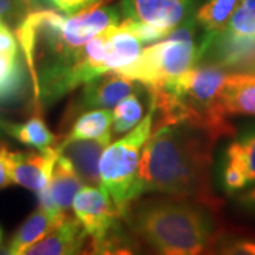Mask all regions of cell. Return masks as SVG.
Wrapping results in <instances>:
<instances>
[{
  "mask_svg": "<svg viewBox=\"0 0 255 255\" xmlns=\"http://www.w3.org/2000/svg\"><path fill=\"white\" fill-rule=\"evenodd\" d=\"M57 157L58 152L55 147H47L38 152H20L0 146V159L11 182L36 193L46 189Z\"/></svg>",
  "mask_w": 255,
  "mask_h": 255,
  "instance_id": "cell-9",
  "label": "cell"
},
{
  "mask_svg": "<svg viewBox=\"0 0 255 255\" xmlns=\"http://www.w3.org/2000/svg\"><path fill=\"white\" fill-rule=\"evenodd\" d=\"M67 216V213H53L43 207H38L18 227L16 234L10 240L6 253L10 255L24 254L27 248L36 244L38 240H41Z\"/></svg>",
  "mask_w": 255,
  "mask_h": 255,
  "instance_id": "cell-15",
  "label": "cell"
},
{
  "mask_svg": "<svg viewBox=\"0 0 255 255\" xmlns=\"http://www.w3.org/2000/svg\"><path fill=\"white\" fill-rule=\"evenodd\" d=\"M121 9L104 6V1L74 14L61 16L53 10H31L16 27L33 94L37 90V68L55 55L85 46L105 28L121 23Z\"/></svg>",
  "mask_w": 255,
  "mask_h": 255,
  "instance_id": "cell-4",
  "label": "cell"
},
{
  "mask_svg": "<svg viewBox=\"0 0 255 255\" xmlns=\"http://www.w3.org/2000/svg\"><path fill=\"white\" fill-rule=\"evenodd\" d=\"M88 237L81 223L67 216L36 244L27 248L24 254L30 255H70L81 253Z\"/></svg>",
  "mask_w": 255,
  "mask_h": 255,
  "instance_id": "cell-14",
  "label": "cell"
},
{
  "mask_svg": "<svg viewBox=\"0 0 255 255\" xmlns=\"http://www.w3.org/2000/svg\"><path fill=\"white\" fill-rule=\"evenodd\" d=\"M254 183L255 129H253L227 147L223 166V186L228 193H236Z\"/></svg>",
  "mask_w": 255,
  "mask_h": 255,
  "instance_id": "cell-10",
  "label": "cell"
},
{
  "mask_svg": "<svg viewBox=\"0 0 255 255\" xmlns=\"http://www.w3.org/2000/svg\"><path fill=\"white\" fill-rule=\"evenodd\" d=\"M75 219L81 223L88 237L92 238V250L98 254L117 253L125 238L121 236L119 219L122 214L102 186H82L73 200Z\"/></svg>",
  "mask_w": 255,
  "mask_h": 255,
  "instance_id": "cell-7",
  "label": "cell"
},
{
  "mask_svg": "<svg viewBox=\"0 0 255 255\" xmlns=\"http://www.w3.org/2000/svg\"><path fill=\"white\" fill-rule=\"evenodd\" d=\"M114 114L108 108H97L75 119L65 139H94L111 132Z\"/></svg>",
  "mask_w": 255,
  "mask_h": 255,
  "instance_id": "cell-20",
  "label": "cell"
},
{
  "mask_svg": "<svg viewBox=\"0 0 255 255\" xmlns=\"http://www.w3.org/2000/svg\"><path fill=\"white\" fill-rule=\"evenodd\" d=\"M196 26L194 16L184 20L163 41L146 47L133 63L119 73L146 88L169 81L196 67L203 55L201 40H196Z\"/></svg>",
  "mask_w": 255,
  "mask_h": 255,
  "instance_id": "cell-5",
  "label": "cell"
},
{
  "mask_svg": "<svg viewBox=\"0 0 255 255\" xmlns=\"http://www.w3.org/2000/svg\"><path fill=\"white\" fill-rule=\"evenodd\" d=\"M216 36L228 40H248L255 37V0H240L227 27Z\"/></svg>",
  "mask_w": 255,
  "mask_h": 255,
  "instance_id": "cell-21",
  "label": "cell"
},
{
  "mask_svg": "<svg viewBox=\"0 0 255 255\" xmlns=\"http://www.w3.org/2000/svg\"><path fill=\"white\" fill-rule=\"evenodd\" d=\"M213 210L189 199L130 201L122 213L129 228L162 254H200L216 240Z\"/></svg>",
  "mask_w": 255,
  "mask_h": 255,
  "instance_id": "cell-2",
  "label": "cell"
},
{
  "mask_svg": "<svg viewBox=\"0 0 255 255\" xmlns=\"http://www.w3.org/2000/svg\"><path fill=\"white\" fill-rule=\"evenodd\" d=\"M194 3L196 0H122L119 9L124 20L155 28L164 38L193 16Z\"/></svg>",
  "mask_w": 255,
  "mask_h": 255,
  "instance_id": "cell-8",
  "label": "cell"
},
{
  "mask_svg": "<svg viewBox=\"0 0 255 255\" xmlns=\"http://www.w3.org/2000/svg\"><path fill=\"white\" fill-rule=\"evenodd\" d=\"M0 241H1V230H0Z\"/></svg>",
  "mask_w": 255,
  "mask_h": 255,
  "instance_id": "cell-29",
  "label": "cell"
},
{
  "mask_svg": "<svg viewBox=\"0 0 255 255\" xmlns=\"http://www.w3.org/2000/svg\"><path fill=\"white\" fill-rule=\"evenodd\" d=\"M114 121L111 127L112 137L115 135H124L136 127L143 118V105L139 100L137 94H129L124 100L115 105L112 111Z\"/></svg>",
  "mask_w": 255,
  "mask_h": 255,
  "instance_id": "cell-22",
  "label": "cell"
},
{
  "mask_svg": "<svg viewBox=\"0 0 255 255\" xmlns=\"http://www.w3.org/2000/svg\"><path fill=\"white\" fill-rule=\"evenodd\" d=\"M240 0H206L194 14L196 23L204 30V37H213L227 27Z\"/></svg>",
  "mask_w": 255,
  "mask_h": 255,
  "instance_id": "cell-18",
  "label": "cell"
},
{
  "mask_svg": "<svg viewBox=\"0 0 255 255\" xmlns=\"http://www.w3.org/2000/svg\"><path fill=\"white\" fill-rule=\"evenodd\" d=\"M221 105L227 117L255 115V74L228 73Z\"/></svg>",
  "mask_w": 255,
  "mask_h": 255,
  "instance_id": "cell-16",
  "label": "cell"
},
{
  "mask_svg": "<svg viewBox=\"0 0 255 255\" xmlns=\"http://www.w3.org/2000/svg\"><path fill=\"white\" fill-rule=\"evenodd\" d=\"M50 4H53L55 9L64 11L67 14H74L77 11H81L85 7H90L95 3H100L104 0H46Z\"/></svg>",
  "mask_w": 255,
  "mask_h": 255,
  "instance_id": "cell-24",
  "label": "cell"
},
{
  "mask_svg": "<svg viewBox=\"0 0 255 255\" xmlns=\"http://www.w3.org/2000/svg\"><path fill=\"white\" fill-rule=\"evenodd\" d=\"M34 6L36 0H0V20L4 23L21 21Z\"/></svg>",
  "mask_w": 255,
  "mask_h": 255,
  "instance_id": "cell-23",
  "label": "cell"
},
{
  "mask_svg": "<svg viewBox=\"0 0 255 255\" xmlns=\"http://www.w3.org/2000/svg\"><path fill=\"white\" fill-rule=\"evenodd\" d=\"M0 129L10 136L17 139L23 145L31 146L37 150L51 147L55 142L54 133L47 128L46 122L38 111L23 124H10L0 121Z\"/></svg>",
  "mask_w": 255,
  "mask_h": 255,
  "instance_id": "cell-17",
  "label": "cell"
},
{
  "mask_svg": "<svg viewBox=\"0 0 255 255\" xmlns=\"http://www.w3.org/2000/svg\"><path fill=\"white\" fill-rule=\"evenodd\" d=\"M217 140L206 129L193 125L156 127L142 150L133 200L157 191L219 211L221 201L210 187V166Z\"/></svg>",
  "mask_w": 255,
  "mask_h": 255,
  "instance_id": "cell-1",
  "label": "cell"
},
{
  "mask_svg": "<svg viewBox=\"0 0 255 255\" xmlns=\"http://www.w3.org/2000/svg\"><path fill=\"white\" fill-rule=\"evenodd\" d=\"M227 77L223 67L204 63L169 81L146 87L159 114L156 127L186 124L206 129L217 139L234 135L236 129L221 105Z\"/></svg>",
  "mask_w": 255,
  "mask_h": 255,
  "instance_id": "cell-3",
  "label": "cell"
},
{
  "mask_svg": "<svg viewBox=\"0 0 255 255\" xmlns=\"http://www.w3.org/2000/svg\"><path fill=\"white\" fill-rule=\"evenodd\" d=\"M11 179L9 177V174L6 172V169H4V164L1 162V159H0V189H4V187H7L11 184Z\"/></svg>",
  "mask_w": 255,
  "mask_h": 255,
  "instance_id": "cell-28",
  "label": "cell"
},
{
  "mask_svg": "<svg viewBox=\"0 0 255 255\" xmlns=\"http://www.w3.org/2000/svg\"><path fill=\"white\" fill-rule=\"evenodd\" d=\"M221 250L227 254H255V243L251 240H228Z\"/></svg>",
  "mask_w": 255,
  "mask_h": 255,
  "instance_id": "cell-26",
  "label": "cell"
},
{
  "mask_svg": "<svg viewBox=\"0 0 255 255\" xmlns=\"http://www.w3.org/2000/svg\"><path fill=\"white\" fill-rule=\"evenodd\" d=\"M156 105L149 102V111L142 121L128 135L110 143L100 159L101 186L110 193L111 199L121 214L127 206L133 201V187L137 176L139 162L146 140L153 128Z\"/></svg>",
  "mask_w": 255,
  "mask_h": 255,
  "instance_id": "cell-6",
  "label": "cell"
},
{
  "mask_svg": "<svg viewBox=\"0 0 255 255\" xmlns=\"http://www.w3.org/2000/svg\"><path fill=\"white\" fill-rule=\"evenodd\" d=\"M133 90V81L119 71H108L85 82L78 105L82 110L111 108Z\"/></svg>",
  "mask_w": 255,
  "mask_h": 255,
  "instance_id": "cell-13",
  "label": "cell"
},
{
  "mask_svg": "<svg viewBox=\"0 0 255 255\" xmlns=\"http://www.w3.org/2000/svg\"><path fill=\"white\" fill-rule=\"evenodd\" d=\"M82 186L84 182L74 169L73 163L58 153L50 182L44 190L37 193L40 207L53 213H67Z\"/></svg>",
  "mask_w": 255,
  "mask_h": 255,
  "instance_id": "cell-12",
  "label": "cell"
},
{
  "mask_svg": "<svg viewBox=\"0 0 255 255\" xmlns=\"http://www.w3.org/2000/svg\"><path fill=\"white\" fill-rule=\"evenodd\" d=\"M240 201H241V204L247 207V209L250 210H254L255 211V189L253 190H250L246 194H243L241 197H240Z\"/></svg>",
  "mask_w": 255,
  "mask_h": 255,
  "instance_id": "cell-27",
  "label": "cell"
},
{
  "mask_svg": "<svg viewBox=\"0 0 255 255\" xmlns=\"http://www.w3.org/2000/svg\"><path fill=\"white\" fill-rule=\"evenodd\" d=\"M0 53L7 55L18 54V43L13 36L9 26L0 20Z\"/></svg>",
  "mask_w": 255,
  "mask_h": 255,
  "instance_id": "cell-25",
  "label": "cell"
},
{
  "mask_svg": "<svg viewBox=\"0 0 255 255\" xmlns=\"http://www.w3.org/2000/svg\"><path fill=\"white\" fill-rule=\"evenodd\" d=\"M26 75L17 55L0 53V104L16 101L24 91Z\"/></svg>",
  "mask_w": 255,
  "mask_h": 255,
  "instance_id": "cell-19",
  "label": "cell"
},
{
  "mask_svg": "<svg viewBox=\"0 0 255 255\" xmlns=\"http://www.w3.org/2000/svg\"><path fill=\"white\" fill-rule=\"evenodd\" d=\"M112 140V133L108 132L94 139H65L57 146V152L65 156L81 180L90 186H101L100 159L105 147Z\"/></svg>",
  "mask_w": 255,
  "mask_h": 255,
  "instance_id": "cell-11",
  "label": "cell"
}]
</instances>
